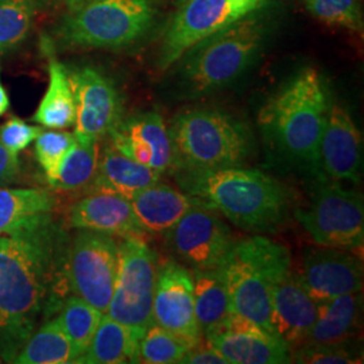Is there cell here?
<instances>
[{
    "label": "cell",
    "mask_w": 364,
    "mask_h": 364,
    "mask_svg": "<svg viewBox=\"0 0 364 364\" xmlns=\"http://www.w3.org/2000/svg\"><path fill=\"white\" fill-rule=\"evenodd\" d=\"M69 242L52 212L0 234V359L13 363L57 309Z\"/></svg>",
    "instance_id": "cell-1"
},
{
    "label": "cell",
    "mask_w": 364,
    "mask_h": 364,
    "mask_svg": "<svg viewBox=\"0 0 364 364\" xmlns=\"http://www.w3.org/2000/svg\"><path fill=\"white\" fill-rule=\"evenodd\" d=\"M174 176L185 193L248 232L277 231L289 216L290 197L285 186L260 170H177Z\"/></svg>",
    "instance_id": "cell-2"
},
{
    "label": "cell",
    "mask_w": 364,
    "mask_h": 364,
    "mask_svg": "<svg viewBox=\"0 0 364 364\" xmlns=\"http://www.w3.org/2000/svg\"><path fill=\"white\" fill-rule=\"evenodd\" d=\"M329 107L321 75L314 68H304L262 107L260 127L289 161L318 169V150Z\"/></svg>",
    "instance_id": "cell-3"
},
{
    "label": "cell",
    "mask_w": 364,
    "mask_h": 364,
    "mask_svg": "<svg viewBox=\"0 0 364 364\" xmlns=\"http://www.w3.org/2000/svg\"><path fill=\"white\" fill-rule=\"evenodd\" d=\"M258 9L198 42L182 55L178 76L186 91L204 95L231 85L258 58L267 33Z\"/></svg>",
    "instance_id": "cell-4"
},
{
    "label": "cell",
    "mask_w": 364,
    "mask_h": 364,
    "mask_svg": "<svg viewBox=\"0 0 364 364\" xmlns=\"http://www.w3.org/2000/svg\"><path fill=\"white\" fill-rule=\"evenodd\" d=\"M221 269L232 313L273 332L272 290L275 282L291 272L289 250L266 236L255 235L235 242Z\"/></svg>",
    "instance_id": "cell-5"
},
{
    "label": "cell",
    "mask_w": 364,
    "mask_h": 364,
    "mask_svg": "<svg viewBox=\"0 0 364 364\" xmlns=\"http://www.w3.org/2000/svg\"><path fill=\"white\" fill-rule=\"evenodd\" d=\"M177 170H215L242 166L252 154L247 127L212 108H196L174 117L169 129Z\"/></svg>",
    "instance_id": "cell-6"
},
{
    "label": "cell",
    "mask_w": 364,
    "mask_h": 364,
    "mask_svg": "<svg viewBox=\"0 0 364 364\" xmlns=\"http://www.w3.org/2000/svg\"><path fill=\"white\" fill-rule=\"evenodd\" d=\"M154 15L150 0H88L66 15L57 36L70 46L122 49L144 37Z\"/></svg>",
    "instance_id": "cell-7"
},
{
    "label": "cell",
    "mask_w": 364,
    "mask_h": 364,
    "mask_svg": "<svg viewBox=\"0 0 364 364\" xmlns=\"http://www.w3.org/2000/svg\"><path fill=\"white\" fill-rule=\"evenodd\" d=\"M156 254L142 239L119 243V267L107 314L126 326L136 341L153 321V301L158 274Z\"/></svg>",
    "instance_id": "cell-8"
},
{
    "label": "cell",
    "mask_w": 364,
    "mask_h": 364,
    "mask_svg": "<svg viewBox=\"0 0 364 364\" xmlns=\"http://www.w3.org/2000/svg\"><path fill=\"white\" fill-rule=\"evenodd\" d=\"M296 216L317 246L344 251L363 248V196L340 182L318 185L309 208Z\"/></svg>",
    "instance_id": "cell-9"
},
{
    "label": "cell",
    "mask_w": 364,
    "mask_h": 364,
    "mask_svg": "<svg viewBox=\"0 0 364 364\" xmlns=\"http://www.w3.org/2000/svg\"><path fill=\"white\" fill-rule=\"evenodd\" d=\"M119 267V243L112 235L80 230L66 250L68 287L100 312L107 313Z\"/></svg>",
    "instance_id": "cell-10"
},
{
    "label": "cell",
    "mask_w": 364,
    "mask_h": 364,
    "mask_svg": "<svg viewBox=\"0 0 364 364\" xmlns=\"http://www.w3.org/2000/svg\"><path fill=\"white\" fill-rule=\"evenodd\" d=\"M258 9V0H183L164 33L158 65L169 69L198 42Z\"/></svg>",
    "instance_id": "cell-11"
},
{
    "label": "cell",
    "mask_w": 364,
    "mask_h": 364,
    "mask_svg": "<svg viewBox=\"0 0 364 364\" xmlns=\"http://www.w3.org/2000/svg\"><path fill=\"white\" fill-rule=\"evenodd\" d=\"M166 234L171 251L192 270L219 269L234 247V235L205 204L183 215Z\"/></svg>",
    "instance_id": "cell-12"
},
{
    "label": "cell",
    "mask_w": 364,
    "mask_h": 364,
    "mask_svg": "<svg viewBox=\"0 0 364 364\" xmlns=\"http://www.w3.org/2000/svg\"><path fill=\"white\" fill-rule=\"evenodd\" d=\"M68 75L76 105L75 136L99 141L109 135L122 117V100L112 81L92 66Z\"/></svg>",
    "instance_id": "cell-13"
},
{
    "label": "cell",
    "mask_w": 364,
    "mask_h": 364,
    "mask_svg": "<svg viewBox=\"0 0 364 364\" xmlns=\"http://www.w3.org/2000/svg\"><path fill=\"white\" fill-rule=\"evenodd\" d=\"M297 279L318 304L343 294L362 293L363 264L356 255L344 250L306 248Z\"/></svg>",
    "instance_id": "cell-14"
},
{
    "label": "cell",
    "mask_w": 364,
    "mask_h": 364,
    "mask_svg": "<svg viewBox=\"0 0 364 364\" xmlns=\"http://www.w3.org/2000/svg\"><path fill=\"white\" fill-rule=\"evenodd\" d=\"M204 338L230 364L291 363L287 341L239 314Z\"/></svg>",
    "instance_id": "cell-15"
},
{
    "label": "cell",
    "mask_w": 364,
    "mask_h": 364,
    "mask_svg": "<svg viewBox=\"0 0 364 364\" xmlns=\"http://www.w3.org/2000/svg\"><path fill=\"white\" fill-rule=\"evenodd\" d=\"M153 321L191 341L203 338L195 313L192 273L176 260L158 267L153 301Z\"/></svg>",
    "instance_id": "cell-16"
},
{
    "label": "cell",
    "mask_w": 364,
    "mask_h": 364,
    "mask_svg": "<svg viewBox=\"0 0 364 364\" xmlns=\"http://www.w3.org/2000/svg\"><path fill=\"white\" fill-rule=\"evenodd\" d=\"M111 144L123 156L158 173H174L177 161L169 129L156 112L129 117L111 131Z\"/></svg>",
    "instance_id": "cell-17"
},
{
    "label": "cell",
    "mask_w": 364,
    "mask_h": 364,
    "mask_svg": "<svg viewBox=\"0 0 364 364\" xmlns=\"http://www.w3.org/2000/svg\"><path fill=\"white\" fill-rule=\"evenodd\" d=\"M363 141L351 114L343 105L329 107L318 150V169L332 181L360 180Z\"/></svg>",
    "instance_id": "cell-18"
},
{
    "label": "cell",
    "mask_w": 364,
    "mask_h": 364,
    "mask_svg": "<svg viewBox=\"0 0 364 364\" xmlns=\"http://www.w3.org/2000/svg\"><path fill=\"white\" fill-rule=\"evenodd\" d=\"M69 224L76 230H88L122 239H142L146 234L136 220L130 200L105 192H92L69 210Z\"/></svg>",
    "instance_id": "cell-19"
},
{
    "label": "cell",
    "mask_w": 364,
    "mask_h": 364,
    "mask_svg": "<svg viewBox=\"0 0 364 364\" xmlns=\"http://www.w3.org/2000/svg\"><path fill=\"white\" fill-rule=\"evenodd\" d=\"M317 318V302L301 287L297 275L290 273L282 277L272 290V331L296 346L308 340Z\"/></svg>",
    "instance_id": "cell-20"
},
{
    "label": "cell",
    "mask_w": 364,
    "mask_h": 364,
    "mask_svg": "<svg viewBox=\"0 0 364 364\" xmlns=\"http://www.w3.org/2000/svg\"><path fill=\"white\" fill-rule=\"evenodd\" d=\"M204 203L193 196L173 189L165 183H154L131 200L136 220L147 235L168 232L183 215Z\"/></svg>",
    "instance_id": "cell-21"
},
{
    "label": "cell",
    "mask_w": 364,
    "mask_h": 364,
    "mask_svg": "<svg viewBox=\"0 0 364 364\" xmlns=\"http://www.w3.org/2000/svg\"><path fill=\"white\" fill-rule=\"evenodd\" d=\"M161 173L123 156L111 144L99 154L92 192H105L132 200L139 192L161 180Z\"/></svg>",
    "instance_id": "cell-22"
},
{
    "label": "cell",
    "mask_w": 364,
    "mask_h": 364,
    "mask_svg": "<svg viewBox=\"0 0 364 364\" xmlns=\"http://www.w3.org/2000/svg\"><path fill=\"white\" fill-rule=\"evenodd\" d=\"M363 296L343 294L317 304V318L308 336L309 343H346L360 328Z\"/></svg>",
    "instance_id": "cell-23"
},
{
    "label": "cell",
    "mask_w": 364,
    "mask_h": 364,
    "mask_svg": "<svg viewBox=\"0 0 364 364\" xmlns=\"http://www.w3.org/2000/svg\"><path fill=\"white\" fill-rule=\"evenodd\" d=\"M196 320L203 336L220 328L232 314L223 269L192 270Z\"/></svg>",
    "instance_id": "cell-24"
},
{
    "label": "cell",
    "mask_w": 364,
    "mask_h": 364,
    "mask_svg": "<svg viewBox=\"0 0 364 364\" xmlns=\"http://www.w3.org/2000/svg\"><path fill=\"white\" fill-rule=\"evenodd\" d=\"M77 363H139V341L130 331L108 314H103L91 343Z\"/></svg>",
    "instance_id": "cell-25"
},
{
    "label": "cell",
    "mask_w": 364,
    "mask_h": 364,
    "mask_svg": "<svg viewBox=\"0 0 364 364\" xmlns=\"http://www.w3.org/2000/svg\"><path fill=\"white\" fill-rule=\"evenodd\" d=\"M49 54V85L33 120L46 129L63 130L75 124L76 105L65 66Z\"/></svg>",
    "instance_id": "cell-26"
},
{
    "label": "cell",
    "mask_w": 364,
    "mask_h": 364,
    "mask_svg": "<svg viewBox=\"0 0 364 364\" xmlns=\"http://www.w3.org/2000/svg\"><path fill=\"white\" fill-rule=\"evenodd\" d=\"M78 353L55 318L45 321L16 355V364L77 363Z\"/></svg>",
    "instance_id": "cell-27"
},
{
    "label": "cell",
    "mask_w": 364,
    "mask_h": 364,
    "mask_svg": "<svg viewBox=\"0 0 364 364\" xmlns=\"http://www.w3.org/2000/svg\"><path fill=\"white\" fill-rule=\"evenodd\" d=\"M99 161L97 139L77 138L64 156L52 188L58 191H76L92 182Z\"/></svg>",
    "instance_id": "cell-28"
},
{
    "label": "cell",
    "mask_w": 364,
    "mask_h": 364,
    "mask_svg": "<svg viewBox=\"0 0 364 364\" xmlns=\"http://www.w3.org/2000/svg\"><path fill=\"white\" fill-rule=\"evenodd\" d=\"M103 314L105 313L77 296H72L63 302L55 320L72 341L78 358L88 348Z\"/></svg>",
    "instance_id": "cell-29"
},
{
    "label": "cell",
    "mask_w": 364,
    "mask_h": 364,
    "mask_svg": "<svg viewBox=\"0 0 364 364\" xmlns=\"http://www.w3.org/2000/svg\"><path fill=\"white\" fill-rule=\"evenodd\" d=\"M52 196L42 189L0 188V234L31 216L52 212Z\"/></svg>",
    "instance_id": "cell-30"
},
{
    "label": "cell",
    "mask_w": 364,
    "mask_h": 364,
    "mask_svg": "<svg viewBox=\"0 0 364 364\" xmlns=\"http://www.w3.org/2000/svg\"><path fill=\"white\" fill-rule=\"evenodd\" d=\"M197 343L181 338L153 323L139 341V362L150 364L180 363L183 355L191 351Z\"/></svg>",
    "instance_id": "cell-31"
},
{
    "label": "cell",
    "mask_w": 364,
    "mask_h": 364,
    "mask_svg": "<svg viewBox=\"0 0 364 364\" xmlns=\"http://www.w3.org/2000/svg\"><path fill=\"white\" fill-rule=\"evenodd\" d=\"M306 10L328 26L363 31L362 0H304Z\"/></svg>",
    "instance_id": "cell-32"
},
{
    "label": "cell",
    "mask_w": 364,
    "mask_h": 364,
    "mask_svg": "<svg viewBox=\"0 0 364 364\" xmlns=\"http://www.w3.org/2000/svg\"><path fill=\"white\" fill-rule=\"evenodd\" d=\"M36 0H0V52L18 46L28 34Z\"/></svg>",
    "instance_id": "cell-33"
},
{
    "label": "cell",
    "mask_w": 364,
    "mask_h": 364,
    "mask_svg": "<svg viewBox=\"0 0 364 364\" xmlns=\"http://www.w3.org/2000/svg\"><path fill=\"white\" fill-rule=\"evenodd\" d=\"M75 142V134L66 131L42 130L36 138V156L49 185L55 180L64 156Z\"/></svg>",
    "instance_id": "cell-34"
},
{
    "label": "cell",
    "mask_w": 364,
    "mask_h": 364,
    "mask_svg": "<svg viewBox=\"0 0 364 364\" xmlns=\"http://www.w3.org/2000/svg\"><path fill=\"white\" fill-rule=\"evenodd\" d=\"M291 359L296 363L305 364H351L362 362L358 355L347 350L346 343H309L308 346L299 348L296 353H291Z\"/></svg>",
    "instance_id": "cell-35"
},
{
    "label": "cell",
    "mask_w": 364,
    "mask_h": 364,
    "mask_svg": "<svg viewBox=\"0 0 364 364\" xmlns=\"http://www.w3.org/2000/svg\"><path fill=\"white\" fill-rule=\"evenodd\" d=\"M41 131H42L41 127L30 126L22 119L10 117L0 127V142L13 156H18V154L22 150H25L28 144L36 141Z\"/></svg>",
    "instance_id": "cell-36"
},
{
    "label": "cell",
    "mask_w": 364,
    "mask_h": 364,
    "mask_svg": "<svg viewBox=\"0 0 364 364\" xmlns=\"http://www.w3.org/2000/svg\"><path fill=\"white\" fill-rule=\"evenodd\" d=\"M180 363L230 364L221 353L210 347L208 341L203 343V340H200L191 351L183 355Z\"/></svg>",
    "instance_id": "cell-37"
},
{
    "label": "cell",
    "mask_w": 364,
    "mask_h": 364,
    "mask_svg": "<svg viewBox=\"0 0 364 364\" xmlns=\"http://www.w3.org/2000/svg\"><path fill=\"white\" fill-rule=\"evenodd\" d=\"M19 174L18 156H13L0 142V188L15 181Z\"/></svg>",
    "instance_id": "cell-38"
},
{
    "label": "cell",
    "mask_w": 364,
    "mask_h": 364,
    "mask_svg": "<svg viewBox=\"0 0 364 364\" xmlns=\"http://www.w3.org/2000/svg\"><path fill=\"white\" fill-rule=\"evenodd\" d=\"M9 107H10V100H9L7 92L4 90L3 84H1V80H0V117L6 114V111L9 109Z\"/></svg>",
    "instance_id": "cell-39"
},
{
    "label": "cell",
    "mask_w": 364,
    "mask_h": 364,
    "mask_svg": "<svg viewBox=\"0 0 364 364\" xmlns=\"http://www.w3.org/2000/svg\"><path fill=\"white\" fill-rule=\"evenodd\" d=\"M65 1L66 4L70 7V10L72 9H76V7H78L80 4H82V3H85V1H88V0H64Z\"/></svg>",
    "instance_id": "cell-40"
},
{
    "label": "cell",
    "mask_w": 364,
    "mask_h": 364,
    "mask_svg": "<svg viewBox=\"0 0 364 364\" xmlns=\"http://www.w3.org/2000/svg\"><path fill=\"white\" fill-rule=\"evenodd\" d=\"M259 1L260 4L264 7L267 3H270V1H273V0H258Z\"/></svg>",
    "instance_id": "cell-41"
},
{
    "label": "cell",
    "mask_w": 364,
    "mask_h": 364,
    "mask_svg": "<svg viewBox=\"0 0 364 364\" xmlns=\"http://www.w3.org/2000/svg\"><path fill=\"white\" fill-rule=\"evenodd\" d=\"M0 360H1V359H0Z\"/></svg>",
    "instance_id": "cell-42"
}]
</instances>
